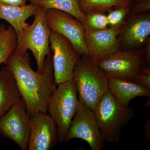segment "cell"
Segmentation results:
<instances>
[{
	"mask_svg": "<svg viewBox=\"0 0 150 150\" xmlns=\"http://www.w3.org/2000/svg\"><path fill=\"white\" fill-rule=\"evenodd\" d=\"M5 65L13 75L29 116L47 112L48 103L56 85L51 51L46 56L41 73L32 69L27 51L17 47Z\"/></svg>",
	"mask_w": 150,
	"mask_h": 150,
	"instance_id": "obj_1",
	"label": "cell"
},
{
	"mask_svg": "<svg viewBox=\"0 0 150 150\" xmlns=\"http://www.w3.org/2000/svg\"><path fill=\"white\" fill-rule=\"evenodd\" d=\"M82 56L75 67L72 79L79 94V99L93 110L109 90V79L96 62Z\"/></svg>",
	"mask_w": 150,
	"mask_h": 150,
	"instance_id": "obj_2",
	"label": "cell"
},
{
	"mask_svg": "<svg viewBox=\"0 0 150 150\" xmlns=\"http://www.w3.org/2000/svg\"><path fill=\"white\" fill-rule=\"evenodd\" d=\"M93 111L105 142L110 143L118 142L122 128L134 116L133 109L118 102L109 90Z\"/></svg>",
	"mask_w": 150,
	"mask_h": 150,
	"instance_id": "obj_3",
	"label": "cell"
},
{
	"mask_svg": "<svg viewBox=\"0 0 150 150\" xmlns=\"http://www.w3.org/2000/svg\"><path fill=\"white\" fill-rule=\"evenodd\" d=\"M73 79L59 84L54 90L48 111L57 126L60 144L64 142L73 117L77 110L79 99Z\"/></svg>",
	"mask_w": 150,
	"mask_h": 150,
	"instance_id": "obj_4",
	"label": "cell"
},
{
	"mask_svg": "<svg viewBox=\"0 0 150 150\" xmlns=\"http://www.w3.org/2000/svg\"><path fill=\"white\" fill-rule=\"evenodd\" d=\"M46 11L40 6L33 23L28 24L23 31L21 44L17 46L23 51H32L37 63V71L40 73L43 72L46 56L51 51L49 41L51 30L46 22Z\"/></svg>",
	"mask_w": 150,
	"mask_h": 150,
	"instance_id": "obj_5",
	"label": "cell"
},
{
	"mask_svg": "<svg viewBox=\"0 0 150 150\" xmlns=\"http://www.w3.org/2000/svg\"><path fill=\"white\" fill-rule=\"evenodd\" d=\"M74 139L86 142L91 150H101L105 142L93 110L79 99L77 110L65 138L67 143Z\"/></svg>",
	"mask_w": 150,
	"mask_h": 150,
	"instance_id": "obj_6",
	"label": "cell"
},
{
	"mask_svg": "<svg viewBox=\"0 0 150 150\" xmlns=\"http://www.w3.org/2000/svg\"><path fill=\"white\" fill-rule=\"evenodd\" d=\"M50 47L52 54L54 79L56 85L72 79L74 69L81 55L68 39L51 30Z\"/></svg>",
	"mask_w": 150,
	"mask_h": 150,
	"instance_id": "obj_7",
	"label": "cell"
},
{
	"mask_svg": "<svg viewBox=\"0 0 150 150\" xmlns=\"http://www.w3.org/2000/svg\"><path fill=\"white\" fill-rule=\"evenodd\" d=\"M46 18L48 27L66 38L81 56L89 57L84 40V25L70 14L55 9H46Z\"/></svg>",
	"mask_w": 150,
	"mask_h": 150,
	"instance_id": "obj_8",
	"label": "cell"
},
{
	"mask_svg": "<svg viewBox=\"0 0 150 150\" xmlns=\"http://www.w3.org/2000/svg\"><path fill=\"white\" fill-rule=\"evenodd\" d=\"M30 116L22 98L0 118V134L15 142L22 150L28 149Z\"/></svg>",
	"mask_w": 150,
	"mask_h": 150,
	"instance_id": "obj_9",
	"label": "cell"
},
{
	"mask_svg": "<svg viewBox=\"0 0 150 150\" xmlns=\"http://www.w3.org/2000/svg\"><path fill=\"white\" fill-rule=\"evenodd\" d=\"M108 77L132 81L142 69V57L137 51L121 49L97 63Z\"/></svg>",
	"mask_w": 150,
	"mask_h": 150,
	"instance_id": "obj_10",
	"label": "cell"
},
{
	"mask_svg": "<svg viewBox=\"0 0 150 150\" xmlns=\"http://www.w3.org/2000/svg\"><path fill=\"white\" fill-rule=\"evenodd\" d=\"M59 142L57 126L47 112L30 117L28 150H51Z\"/></svg>",
	"mask_w": 150,
	"mask_h": 150,
	"instance_id": "obj_11",
	"label": "cell"
},
{
	"mask_svg": "<svg viewBox=\"0 0 150 150\" xmlns=\"http://www.w3.org/2000/svg\"><path fill=\"white\" fill-rule=\"evenodd\" d=\"M119 31L110 27L98 30L85 29L84 40L89 58L97 63L120 50Z\"/></svg>",
	"mask_w": 150,
	"mask_h": 150,
	"instance_id": "obj_12",
	"label": "cell"
},
{
	"mask_svg": "<svg viewBox=\"0 0 150 150\" xmlns=\"http://www.w3.org/2000/svg\"><path fill=\"white\" fill-rule=\"evenodd\" d=\"M150 34V11L132 14L120 29V48L133 50L142 45Z\"/></svg>",
	"mask_w": 150,
	"mask_h": 150,
	"instance_id": "obj_13",
	"label": "cell"
},
{
	"mask_svg": "<svg viewBox=\"0 0 150 150\" xmlns=\"http://www.w3.org/2000/svg\"><path fill=\"white\" fill-rule=\"evenodd\" d=\"M40 6L30 4L23 7L12 6L0 4V20L9 23L16 32L17 45L22 41L23 31L28 25L25 22L30 17L34 16Z\"/></svg>",
	"mask_w": 150,
	"mask_h": 150,
	"instance_id": "obj_14",
	"label": "cell"
},
{
	"mask_svg": "<svg viewBox=\"0 0 150 150\" xmlns=\"http://www.w3.org/2000/svg\"><path fill=\"white\" fill-rule=\"evenodd\" d=\"M109 90L118 102L129 106L135 98L142 96L150 98V89L144 86L120 78L108 77Z\"/></svg>",
	"mask_w": 150,
	"mask_h": 150,
	"instance_id": "obj_15",
	"label": "cell"
},
{
	"mask_svg": "<svg viewBox=\"0 0 150 150\" xmlns=\"http://www.w3.org/2000/svg\"><path fill=\"white\" fill-rule=\"evenodd\" d=\"M21 98L13 75L3 67L0 70V118Z\"/></svg>",
	"mask_w": 150,
	"mask_h": 150,
	"instance_id": "obj_16",
	"label": "cell"
},
{
	"mask_svg": "<svg viewBox=\"0 0 150 150\" xmlns=\"http://www.w3.org/2000/svg\"><path fill=\"white\" fill-rule=\"evenodd\" d=\"M30 4L41 6L46 9H55L74 17L84 24L85 15L81 11L78 0H30Z\"/></svg>",
	"mask_w": 150,
	"mask_h": 150,
	"instance_id": "obj_17",
	"label": "cell"
},
{
	"mask_svg": "<svg viewBox=\"0 0 150 150\" xmlns=\"http://www.w3.org/2000/svg\"><path fill=\"white\" fill-rule=\"evenodd\" d=\"M17 36L11 26L0 24V65L6 64L12 52L16 48Z\"/></svg>",
	"mask_w": 150,
	"mask_h": 150,
	"instance_id": "obj_18",
	"label": "cell"
},
{
	"mask_svg": "<svg viewBox=\"0 0 150 150\" xmlns=\"http://www.w3.org/2000/svg\"><path fill=\"white\" fill-rule=\"evenodd\" d=\"M81 11L85 15L92 12L104 13L118 6L131 8L133 3L126 0H78Z\"/></svg>",
	"mask_w": 150,
	"mask_h": 150,
	"instance_id": "obj_19",
	"label": "cell"
},
{
	"mask_svg": "<svg viewBox=\"0 0 150 150\" xmlns=\"http://www.w3.org/2000/svg\"><path fill=\"white\" fill-rule=\"evenodd\" d=\"M130 8L126 6H118L108 11L106 16L109 27L120 29L125 23L126 16L130 13Z\"/></svg>",
	"mask_w": 150,
	"mask_h": 150,
	"instance_id": "obj_20",
	"label": "cell"
},
{
	"mask_svg": "<svg viewBox=\"0 0 150 150\" xmlns=\"http://www.w3.org/2000/svg\"><path fill=\"white\" fill-rule=\"evenodd\" d=\"M85 29L98 30L108 28L107 16L104 13L92 12L85 14L84 23Z\"/></svg>",
	"mask_w": 150,
	"mask_h": 150,
	"instance_id": "obj_21",
	"label": "cell"
},
{
	"mask_svg": "<svg viewBox=\"0 0 150 150\" xmlns=\"http://www.w3.org/2000/svg\"><path fill=\"white\" fill-rule=\"evenodd\" d=\"M133 81L150 89V68L141 69Z\"/></svg>",
	"mask_w": 150,
	"mask_h": 150,
	"instance_id": "obj_22",
	"label": "cell"
},
{
	"mask_svg": "<svg viewBox=\"0 0 150 150\" xmlns=\"http://www.w3.org/2000/svg\"><path fill=\"white\" fill-rule=\"evenodd\" d=\"M150 1L133 4L130 8V13L136 14L150 11Z\"/></svg>",
	"mask_w": 150,
	"mask_h": 150,
	"instance_id": "obj_23",
	"label": "cell"
},
{
	"mask_svg": "<svg viewBox=\"0 0 150 150\" xmlns=\"http://www.w3.org/2000/svg\"><path fill=\"white\" fill-rule=\"evenodd\" d=\"M27 0H0V4L12 6L23 7L26 5Z\"/></svg>",
	"mask_w": 150,
	"mask_h": 150,
	"instance_id": "obj_24",
	"label": "cell"
},
{
	"mask_svg": "<svg viewBox=\"0 0 150 150\" xmlns=\"http://www.w3.org/2000/svg\"><path fill=\"white\" fill-rule=\"evenodd\" d=\"M145 128L147 129V131L145 130V135L148 140L150 139V134H149V130L150 129V121H147L145 126Z\"/></svg>",
	"mask_w": 150,
	"mask_h": 150,
	"instance_id": "obj_25",
	"label": "cell"
},
{
	"mask_svg": "<svg viewBox=\"0 0 150 150\" xmlns=\"http://www.w3.org/2000/svg\"><path fill=\"white\" fill-rule=\"evenodd\" d=\"M126 1H129L133 4H136V3L148 1H150V0H126Z\"/></svg>",
	"mask_w": 150,
	"mask_h": 150,
	"instance_id": "obj_26",
	"label": "cell"
}]
</instances>
